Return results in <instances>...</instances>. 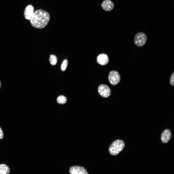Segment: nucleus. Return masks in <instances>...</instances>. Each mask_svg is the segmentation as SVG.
<instances>
[{"label": "nucleus", "instance_id": "nucleus-15", "mask_svg": "<svg viewBox=\"0 0 174 174\" xmlns=\"http://www.w3.org/2000/svg\"><path fill=\"white\" fill-rule=\"evenodd\" d=\"M170 83L172 86H173L174 84V72L172 74L170 80Z\"/></svg>", "mask_w": 174, "mask_h": 174}, {"label": "nucleus", "instance_id": "nucleus-13", "mask_svg": "<svg viewBox=\"0 0 174 174\" xmlns=\"http://www.w3.org/2000/svg\"><path fill=\"white\" fill-rule=\"evenodd\" d=\"M67 101L66 98L63 95L59 96L57 98V102L59 104H63L65 103Z\"/></svg>", "mask_w": 174, "mask_h": 174}, {"label": "nucleus", "instance_id": "nucleus-5", "mask_svg": "<svg viewBox=\"0 0 174 174\" xmlns=\"http://www.w3.org/2000/svg\"><path fill=\"white\" fill-rule=\"evenodd\" d=\"M98 91L102 97L104 98L108 97L111 94L110 88L108 86L104 84H101L98 86Z\"/></svg>", "mask_w": 174, "mask_h": 174}, {"label": "nucleus", "instance_id": "nucleus-14", "mask_svg": "<svg viewBox=\"0 0 174 174\" xmlns=\"http://www.w3.org/2000/svg\"><path fill=\"white\" fill-rule=\"evenodd\" d=\"M68 65V61L66 59H64L62 62L61 66V69L62 71L65 70Z\"/></svg>", "mask_w": 174, "mask_h": 174}, {"label": "nucleus", "instance_id": "nucleus-8", "mask_svg": "<svg viewBox=\"0 0 174 174\" xmlns=\"http://www.w3.org/2000/svg\"><path fill=\"white\" fill-rule=\"evenodd\" d=\"M172 137V133L170 130L166 129L162 133L161 136V140L164 143H168Z\"/></svg>", "mask_w": 174, "mask_h": 174}, {"label": "nucleus", "instance_id": "nucleus-12", "mask_svg": "<svg viewBox=\"0 0 174 174\" xmlns=\"http://www.w3.org/2000/svg\"><path fill=\"white\" fill-rule=\"evenodd\" d=\"M57 58L55 55L52 54L50 56L49 61L50 63L52 65H55L57 63Z\"/></svg>", "mask_w": 174, "mask_h": 174}, {"label": "nucleus", "instance_id": "nucleus-10", "mask_svg": "<svg viewBox=\"0 0 174 174\" xmlns=\"http://www.w3.org/2000/svg\"><path fill=\"white\" fill-rule=\"evenodd\" d=\"M109 58L107 55L104 54H101L99 55L97 58L98 63L102 65H106L109 61Z\"/></svg>", "mask_w": 174, "mask_h": 174}, {"label": "nucleus", "instance_id": "nucleus-4", "mask_svg": "<svg viewBox=\"0 0 174 174\" xmlns=\"http://www.w3.org/2000/svg\"><path fill=\"white\" fill-rule=\"evenodd\" d=\"M108 78L110 83L112 85L115 86L120 82L121 77L118 72L116 71H112L109 72Z\"/></svg>", "mask_w": 174, "mask_h": 174}, {"label": "nucleus", "instance_id": "nucleus-9", "mask_svg": "<svg viewBox=\"0 0 174 174\" xmlns=\"http://www.w3.org/2000/svg\"><path fill=\"white\" fill-rule=\"evenodd\" d=\"M34 13V8L31 5H29L26 7L24 12L25 18L28 20H30Z\"/></svg>", "mask_w": 174, "mask_h": 174}, {"label": "nucleus", "instance_id": "nucleus-7", "mask_svg": "<svg viewBox=\"0 0 174 174\" xmlns=\"http://www.w3.org/2000/svg\"><path fill=\"white\" fill-rule=\"evenodd\" d=\"M113 3L110 0H104L101 4V7L105 11H110L112 10L114 7Z\"/></svg>", "mask_w": 174, "mask_h": 174}, {"label": "nucleus", "instance_id": "nucleus-11", "mask_svg": "<svg viewBox=\"0 0 174 174\" xmlns=\"http://www.w3.org/2000/svg\"><path fill=\"white\" fill-rule=\"evenodd\" d=\"M10 169L8 166L4 164H0V174H8Z\"/></svg>", "mask_w": 174, "mask_h": 174}, {"label": "nucleus", "instance_id": "nucleus-1", "mask_svg": "<svg viewBox=\"0 0 174 174\" xmlns=\"http://www.w3.org/2000/svg\"><path fill=\"white\" fill-rule=\"evenodd\" d=\"M50 18V15L47 12L39 9L34 12L30 22L34 27L38 29H43L47 25Z\"/></svg>", "mask_w": 174, "mask_h": 174}, {"label": "nucleus", "instance_id": "nucleus-16", "mask_svg": "<svg viewBox=\"0 0 174 174\" xmlns=\"http://www.w3.org/2000/svg\"><path fill=\"white\" fill-rule=\"evenodd\" d=\"M4 136L3 133V131L0 127V139H2L3 138Z\"/></svg>", "mask_w": 174, "mask_h": 174}, {"label": "nucleus", "instance_id": "nucleus-6", "mask_svg": "<svg viewBox=\"0 0 174 174\" xmlns=\"http://www.w3.org/2000/svg\"><path fill=\"white\" fill-rule=\"evenodd\" d=\"M69 172L71 174H88L84 167L78 166H72L70 168Z\"/></svg>", "mask_w": 174, "mask_h": 174}, {"label": "nucleus", "instance_id": "nucleus-17", "mask_svg": "<svg viewBox=\"0 0 174 174\" xmlns=\"http://www.w3.org/2000/svg\"><path fill=\"white\" fill-rule=\"evenodd\" d=\"M1 83L0 82V88L1 87Z\"/></svg>", "mask_w": 174, "mask_h": 174}, {"label": "nucleus", "instance_id": "nucleus-2", "mask_svg": "<svg viewBox=\"0 0 174 174\" xmlns=\"http://www.w3.org/2000/svg\"><path fill=\"white\" fill-rule=\"evenodd\" d=\"M124 146L125 144L123 141L117 139L114 141L110 145L109 149V152L112 155H117L123 150Z\"/></svg>", "mask_w": 174, "mask_h": 174}, {"label": "nucleus", "instance_id": "nucleus-3", "mask_svg": "<svg viewBox=\"0 0 174 174\" xmlns=\"http://www.w3.org/2000/svg\"><path fill=\"white\" fill-rule=\"evenodd\" d=\"M147 40V36L145 33L139 32L135 35L134 38V42L137 46L141 47L145 45Z\"/></svg>", "mask_w": 174, "mask_h": 174}]
</instances>
